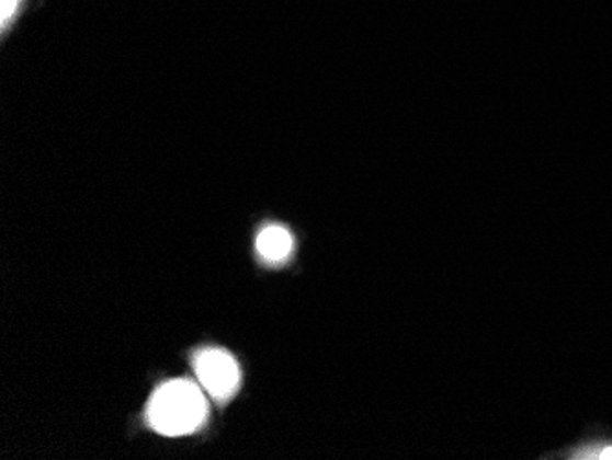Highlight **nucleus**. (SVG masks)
<instances>
[{
  "label": "nucleus",
  "instance_id": "obj_5",
  "mask_svg": "<svg viewBox=\"0 0 612 460\" xmlns=\"http://www.w3.org/2000/svg\"><path fill=\"white\" fill-rule=\"evenodd\" d=\"M587 459H612V446H607L601 451H596L594 455H590Z\"/></svg>",
  "mask_w": 612,
  "mask_h": 460
},
{
  "label": "nucleus",
  "instance_id": "obj_1",
  "mask_svg": "<svg viewBox=\"0 0 612 460\" xmlns=\"http://www.w3.org/2000/svg\"><path fill=\"white\" fill-rule=\"evenodd\" d=\"M206 399L201 388L188 380L166 383L149 404L150 426L168 437L195 432L206 418Z\"/></svg>",
  "mask_w": 612,
  "mask_h": 460
},
{
  "label": "nucleus",
  "instance_id": "obj_2",
  "mask_svg": "<svg viewBox=\"0 0 612 460\" xmlns=\"http://www.w3.org/2000/svg\"><path fill=\"white\" fill-rule=\"evenodd\" d=\"M195 369L202 386L215 399H228L239 388V365L231 358V354L224 350L209 348L199 354Z\"/></svg>",
  "mask_w": 612,
  "mask_h": 460
},
{
  "label": "nucleus",
  "instance_id": "obj_3",
  "mask_svg": "<svg viewBox=\"0 0 612 460\" xmlns=\"http://www.w3.org/2000/svg\"><path fill=\"white\" fill-rule=\"evenodd\" d=\"M257 252L267 263L283 264L294 252V237L284 226H267L257 237Z\"/></svg>",
  "mask_w": 612,
  "mask_h": 460
},
{
  "label": "nucleus",
  "instance_id": "obj_4",
  "mask_svg": "<svg viewBox=\"0 0 612 460\" xmlns=\"http://www.w3.org/2000/svg\"><path fill=\"white\" fill-rule=\"evenodd\" d=\"M24 0H0V28L7 32L8 26L18 19L23 10Z\"/></svg>",
  "mask_w": 612,
  "mask_h": 460
}]
</instances>
